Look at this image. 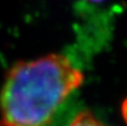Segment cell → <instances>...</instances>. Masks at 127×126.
<instances>
[{
  "instance_id": "obj_1",
  "label": "cell",
  "mask_w": 127,
  "mask_h": 126,
  "mask_svg": "<svg viewBox=\"0 0 127 126\" xmlns=\"http://www.w3.org/2000/svg\"><path fill=\"white\" fill-rule=\"evenodd\" d=\"M84 74L62 54L16 62L0 87V126H48Z\"/></svg>"
},
{
  "instance_id": "obj_2",
  "label": "cell",
  "mask_w": 127,
  "mask_h": 126,
  "mask_svg": "<svg viewBox=\"0 0 127 126\" xmlns=\"http://www.w3.org/2000/svg\"><path fill=\"white\" fill-rule=\"evenodd\" d=\"M67 126H107L98 120L92 112L83 111L75 115Z\"/></svg>"
},
{
  "instance_id": "obj_3",
  "label": "cell",
  "mask_w": 127,
  "mask_h": 126,
  "mask_svg": "<svg viewBox=\"0 0 127 126\" xmlns=\"http://www.w3.org/2000/svg\"><path fill=\"white\" fill-rule=\"evenodd\" d=\"M121 112H122V116H123V118H124V122L127 124V97L124 99V102L122 103Z\"/></svg>"
},
{
  "instance_id": "obj_4",
  "label": "cell",
  "mask_w": 127,
  "mask_h": 126,
  "mask_svg": "<svg viewBox=\"0 0 127 126\" xmlns=\"http://www.w3.org/2000/svg\"><path fill=\"white\" fill-rule=\"evenodd\" d=\"M89 1H93V2H100V1H104V0H89Z\"/></svg>"
}]
</instances>
